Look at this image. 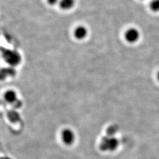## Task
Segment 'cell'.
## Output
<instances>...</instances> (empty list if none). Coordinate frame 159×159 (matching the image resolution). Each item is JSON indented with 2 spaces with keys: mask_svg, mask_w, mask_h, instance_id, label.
<instances>
[{
  "mask_svg": "<svg viewBox=\"0 0 159 159\" xmlns=\"http://www.w3.org/2000/svg\"><path fill=\"white\" fill-rule=\"evenodd\" d=\"M119 142L117 139L114 137H104L100 142V148L103 152H114L117 149Z\"/></svg>",
  "mask_w": 159,
  "mask_h": 159,
  "instance_id": "obj_1",
  "label": "cell"
},
{
  "mask_svg": "<svg viewBox=\"0 0 159 159\" xmlns=\"http://www.w3.org/2000/svg\"><path fill=\"white\" fill-rule=\"evenodd\" d=\"M61 139L63 143L66 146L72 145L75 139V135L74 131L70 129H64L61 133Z\"/></svg>",
  "mask_w": 159,
  "mask_h": 159,
  "instance_id": "obj_2",
  "label": "cell"
},
{
  "mask_svg": "<svg viewBox=\"0 0 159 159\" xmlns=\"http://www.w3.org/2000/svg\"><path fill=\"white\" fill-rule=\"evenodd\" d=\"M3 56L6 61L9 64L12 66H16L18 64L21 60V57L20 54H18L15 51H6L4 54H3Z\"/></svg>",
  "mask_w": 159,
  "mask_h": 159,
  "instance_id": "obj_3",
  "label": "cell"
},
{
  "mask_svg": "<svg viewBox=\"0 0 159 159\" xmlns=\"http://www.w3.org/2000/svg\"><path fill=\"white\" fill-rule=\"evenodd\" d=\"M125 37L127 42L130 43H134L139 40L140 37V33L137 29L131 28L126 31Z\"/></svg>",
  "mask_w": 159,
  "mask_h": 159,
  "instance_id": "obj_4",
  "label": "cell"
},
{
  "mask_svg": "<svg viewBox=\"0 0 159 159\" xmlns=\"http://www.w3.org/2000/svg\"><path fill=\"white\" fill-rule=\"evenodd\" d=\"M87 30L84 26H79L75 29L74 35L75 38L77 40H83L87 35Z\"/></svg>",
  "mask_w": 159,
  "mask_h": 159,
  "instance_id": "obj_5",
  "label": "cell"
},
{
  "mask_svg": "<svg viewBox=\"0 0 159 159\" xmlns=\"http://www.w3.org/2000/svg\"><path fill=\"white\" fill-rule=\"evenodd\" d=\"M4 98L6 102L10 104H15L17 102V94L16 92L12 90L6 91Z\"/></svg>",
  "mask_w": 159,
  "mask_h": 159,
  "instance_id": "obj_6",
  "label": "cell"
},
{
  "mask_svg": "<svg viewBox=\"0 0 159 159\" xmlns=\"http://www.w3.org/2000/svg\"><path fill=\"white\" fill-rule=\"evenodd\" d=\"M74 0H60L59 2L60 7L64 10L71 9L74 5Z\"/></svg>",
  "mask_w": 159,
  "mask_h": 159,
  "instance_id": "obj_7",
  "label": "cell"
},
{
  "mask_svg": "<svg viewBox=\"0 0 159 159\" xmlns=\"http://www.w3.org/2000/svg\"><path fill=\"white\" fill-rule=\"evenodd\" d=\"M150 8L154 12H159V0H153L150 3Z\"/></svg>",
  "mask_w": 159,
  "mask_h": 159,
  "instance_id": "obj_8",
  "label": "cell"
},
{
  "mask_svg": "<svg viewBox=\"0 0 159 159\" xmlns=\"http://www.w3.org/2000/svg\"><path fill=\"white\" fill-rule=\"evenodd\" d=\"M58 0H47V2L48 3L51 5V6H54L55 5L56 3L58 2Z\"/></svg>",
  "mask_w": 159,
  "mask_h": 159,
  "instance_id": "obj_9",
  "label": "cell"
},
{
  "mask_svg": "<svg viewBox=\"0 0 159 159\" xmlns=\"http://www.w3.org/2000/svg\"><path fill=\"white\" fill-rule=\"evenodd\" d=\"M1 159H10V158H9V157H4V158H2Z\"/></svg>",
  "mask_w": 159,
  "mask_h": 159,
  "instance_id": "obj_10",
  "label": "cell"
},
{
  "mask_svg": "<svg viewBox=\"0 0 159 159\" xmlns=\"http://www.w3.org/2000/svg\"><path fill=\"white\" fill-rule=\"evenodd\" d=\"M157 78H158V79H159V73H158V74H157Z\"/></svg>",
  "mask_w": 159,
  "mask_h": 159,
  "instance_id": "obj_11",
  "label": "cell"
}]
</instances>
